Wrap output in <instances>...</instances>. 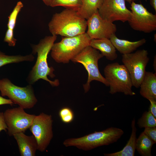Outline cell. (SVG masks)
<instances>
[{
  "label": "cell",
  "instance_id": "6da1fadb",
  "mask_svg": "<svg viewBox=\"0 0 156 156\" xmlns=\"http://www.w3.org/2000/svg\"><path fill=\"white\" fill-rule=\"evenodd\" d=\"M57 38V36L52 35L46 36L42 39L39 43L32 46V53H37L36 63L30 72L28 78L29 83L33 84L38 80L42 79L48 82L53 86H57L60 84L59 81L55 79L51 81L47 76L51 78L55 77L53 74L54 69L52 67H49L47 59L48 55Z\"/></svg>",
  "mask_w": 156,
  "mask_h": 156
},
{
  "label": "cell",
  "instance_id": "7a4b0ae2",
  "mask_svg": "<svg viewBox=\"0 0 156 156\" xmlns=\"http://www.w3.org/2000/svg\"><path fill=\"white\" fill-rule=\"evenodd\" d=\"M48 26L52 35L71 37L85 33L87 21L79 15L77 10L66 8L53 15Z\"/></svg>",
  "mask_w": 156,
  "mask_h": 156
},
{
  "label": "cell",
  "instance_id": "3957f363",
  "mask_svg": "<svg viewBox=\"0 0 156 156\" xmlns=\"http://www.w3.org/2000/svg\"><path fill=\"white\" fill-rule=\"evenodd\" d=\"M124 133L121 129L112 127L80 138L66 139L64 141L63 144L66 147L73 146L80 149L88 151L116 142Z\"/></svg>",
  "mask_w": 156,
  "mask_h": 156
},
{
  "label": "cell",
  "instance_id": "277c9868",
  "mask_svg": "<svg viewBox=\"0 0 156 156\" xmlns=\"http://www.w3.org/2000/svg\"><path fill=\"white\" fill-rule=\"evenodd\" d=\"M91 40L86 32L73 37H64L60 42L54 43L51 50V56L57 63H68L90 45Z\"/></svg>",
  "mask_w": 156,
  "mask_h": 156
},
{
  "label": "cell",
  "instance_id": "5b68a950",
  "mask_svg": "<svg viewBox=\"0 0 156 156\" xmlns=\"http://www.w3.org/2000/svg\"><path fill=\"white\" fill-rule=\"evenodd\" d=\"M105 78L109 86V93L121 92L126 95L135 94L129 73L123 64L117 62L108 64L104 69Z\"/></svg>",
  "mask_w": 156,
  "mask_h": 156
},
{
  "label": "cell",
  "instance_id": "8992f818",
  "mask_svg": "<svg viewBox=\"0 0 156 156\" xmlns=\"http://www.w3.org/2000/svg\"><path fill=\"white\" fill-rule=\"evenodd\" d=\"M103 57L98 51L89 45L71 60L74 62L82 64L88 73L87 82L83 85L85 93L89 90L90 83L94 80L100 82L106 86H108L105 78L100 73L98 67V61Z\"/></svg>",
  "mask_w": 156,
  "mask_h": 156
},
{
  "label": "cell",
  "instance_id": "52a82bcc",
  "mask_svg": "<svg viewBox=\"0 0 156 156\" xmlns=\"http://www.w3.org/2000/svg\"><path fill=\"white\" fill-rule=\"evenodd\" d=\"M0 91L2 96H7L14 104L24 109L33 108L38 101L31 85L19 87L8 78L0 80Z\"/></svg>",
  "mask_w": 156,
  "mask_h": 156
},
{
  "label": "cell",
  "instance_id": "ba28073f",
  "mask_svg": "<svg viewBox=\"0 0 156 156\" xmlns=\"http://www.w3.org/2000/svg\"><path fill=\"white\" fill-rule=\"evenodd\" d=\"M122 60L129 73L133 86L139 88L149 60L147 51L143 49L134 53L123 54Z\"/></svg>",
  "mask_w": 156,
  "mask_h": 156
},
{
  "label": "cell",
  "instance_id": "9c48e42d",
  "mask_svg": "<svg viewBox=\"0 0 156 156\" xmlns=\"http://www.w3.org/2000/svg\"><path fill=\"white\" fill-rule=\"evenodd\" d=\"M52 116L44 113L35 116L29 129L35 138L38 150L45 151L53 137Z\"/></svg>",
  "mask_w": 156,
  "mask_h": 156
},
{
  "label": "cell",
  "instance_id": "30bf717a",
  "mask_svg": "<svg viewBox=\"0 0 156 156\" xmlns=\"http://www.w3.org/2000/svg\"><path fill=\"white\" fill-rule=\"evenodd\" d=\"M24 109L19 106L8 109L3 112L9 136L20 132L25 133L32 124L36 115L26 113Z\"/></svg>",
  "mask_w": 156,
  "mask_h": 156
},
{
  "label": "cell",
  "instance_id": "8fae6325",
  "mask_svg": "<svg viewBox=\"0 0 156 156\" xmlns=\"http://www.w3.org/2000/svg\"><path fill=\"white\" fill-rule=\"evenodd\" d=\"M131 16L128 21L133 29L145 33L156 30V15L149 12L142 4L134 1L131 4Z\"/></svg>",
  "mask_w": 156,
  "mask_h": 156
},
{
  "label": "cell",
  "instance_id": "7c38bea8",
  "mask_svg": "<svg viewBox=\"0 0 156 156\" xmlns=\"http://www.w3.org/2000/svg\"><path fill=\"white\" fill-rule=\"evenodd\" d=\"M98 12L102 18L113 23L128 21L132 15L131 11L126 7L125 0H103Z\"/></svg>",
  "mask_w": 156,
  "mask_h": 156
},
{
  "label": "cell",
  "instance_id": "4fadbf2b",
  "mask_svg": "<svg viewBox=\"0 0 156 156\" xmlns=\"http://www.w3.org/2000/svg\"><path fill=\"white\" fill-rule=\"evenodd\" d=\"M88 31L86 32L91 39H110L115 34L117 30L116 25L102 18L98 11L93 14L87 20Z\"/></svg>",
  "mask_w": 156,
  "mask_h": 156
},
{
  "label": "cell",
  "instance_id": "5bb4252c",
  "mask_svg": "<svg viewBox=\"0 0 156 156\" xmlns=\"http://www.w3.org/2000/svg\"><path fill=\"white\" fill-rule=\"evenodd\" d=\"M16 140L18 146L21 156H35L38 144L34 136H28L24 133L20 132L13 135Z\"/></svg>",
  "mask_w": 156,
  "mask_h": 156
},
{
  "label": "cell",
  "instance_id": "9a60e30c",
  "mask_svg": "<svg viewBox=\"0 0 156 156\" xmlns=\"http://www.w3.org/2000/svg\"><path fill=\"white\" fill-rule=\"evenodd\" d=\"M140 93L148 100H156V74L146 71L140 83Z\"/></svg>",
  "mask_w": 156,
  "mask_h": 156
},
{
  "label": "cell",
  "instance_id": "2e32d148",
  "mask_svg": "<svg viewBox=\"0 0 156 156\" xmlns=\"http://www.w3.org/2000/svg\"><path fill=\"white\" fill-rule=\"evenodd\" d=\"M109 39L116 49L122 55L132 53L146 42L145 38L135 41L120 39L117 37L115 34H113Z\"/></svg>",
  "mask_w": 156,
  "mask_h": 156
},
{
  "label": "cell",
  "instance_id": "e0dca14e",
  "mask_svg": "<svg viewBox=\"0 0 156 156\" xmlns=\"http://www.w3.org/2000/svg\"><path fill=\"white\" fill-rule=\"evenodd\" d=\"M90 46L99 51L108 60L113 61L117 58L116 49L109 39H91Z\"/></svg>",
  "mask_w": 156,
  "mask_h": 156
},
{
  "label": "cell",
  "instance_id": "ac0fdd59",
  "mask_svg": "<svg viewBox=\"0 0 156 156\" xmlns=\"http://www.w3.org/2000/svg\"><path fill=\"white\" fill-rule=\"evenodd\" d=\"M132 131L130 138L123 148L118 151L109 153H104L105 156H134L136 150L137 140V128L134 118L131 123Z\"/></svg>",
  "mask_w": 156,
  "mask_h": 156
},
{
  "label": "cell",
  "instance_id": "d6986e66",
  "mask_svg": "<svg viewBox=\"0 0 156 156\" xmlns=\"http://www.w3.org/2000/svg\"><path fill=\"white\" fill-rule=\"evenodd\" d=\"M103 0H81V5L77 10L78 14L87 20L98 11Z\"/></svg>",
  "mask_w": 156,
  "mask_h": 156
},
{
  "label": "cell",
  "instance_id": "ffe728a7",
  "mask_svg": "<svg viewBox=\"0 0 156 156\" xmlns=\"http://www.w3.org/2000/svg\"><path fill=\"white\" fill-rule=\"evenodd\" d=\"M155 143L143 132L137 139L136 149L142 156H151L152 147Z\"/></svg>",
  "mask_w": 156,
  "mask_h": 156
},
{
  "label": "cell",
  "instance_id": "44dd1931",
  "mask_svg": "<svg viewBox=\"0 0 156 156\" xmlns=\"http://www.w3.org/2000/svg\"><path fill=\"white\" fill-rule=\"evenodd\" d=\"M34 59V57L32 54L24 56L8 55L0 51V67L10 63H17L25 61L32 62Z\"/></svg>",
  "mask_w": 156,
  "mask_h": 156
},
{
  "label": "cell",
  "instance_id": "7402d4cb",
  "mask_svg": "<svg viewBox=\"0 0 156 156\" xmlns=\"http://www.w3.org/2000/svg\"><path fill=\"white\" fill-rule=\"evenodd\" d=\"M137 123L140 128L156 127V118L149 111H146L138 120Z\"/></svg>",
  "mask_w": 156,
  "mask_h": 156
},
{
  "label": "cell",
  "instance_id": "603a6c76",
  "mask_svg": "<svg viewBox=\"0 0 156 156\" xmlns=\"http://www.w3.org/2000/svg\"><path fill=\"white\" fill-rule=\"evenodd\" d=\"M81 3V0H52L50 6L52 7L61 6L77 10Z\"/></svg>",
  "mask_w": 156,
  "mask_h": 156
},
{
  "label": "cell",
  "instance_id": "cb8c5ba5",
  "mask_svg": "<svg viewBox=\"0 0 156 156\" xmlns=\"http://www.w3.org/2000/svg\"><path fill=\"white\" fill-rule=\"evenodd\" d=\"M23 6V5L21 1L18 2L12 11L8 16L7 24L8 28L14 30L18 14Z\"/></svg>",
  "mask_w": 156,
  "mask_h": 156
},
{
  "label": "cell",
  "instance_id": "d4e9b609",
  "mask_svg": "<svg viewBox=\"0 0 156 156\" xmlns=\"http://www.w3.org/2000/svg\"><path fill=\"white\" fill-rule=\"evenodd\" d=\"M59 115L62 121L65 123H71L74 118L73 112L71 109L68 107L61 108L59 112Z\"/></svg>",
  "mask_w": 156,
  "mask_h": 156
},
{
  "label": "cell",
  "instance_id": "484cf974",
  "mask_svg": "<svg viewBox=\"0 0 156 156\" xmlns=\"http://www.w3.org/2000/svg\"><path fill=\"white\" fill-rule=\"evenodd\" d=\"M4 41L8 43L9 46L14 47L15 45L16 40L14 37L13 30L8 28L5 33Z\"/></svg>",
  "mask_w": 156,
  "mask_h": 156
},
{
  "label": "cell",
  "instance_id": "4316f807",
  "mask_svg": "<svg viewBox=\"0 0 156 156\" xmlns=\"http://www.w3.org/2000/svg\"><path fill=\"white\" fill-rule=\"evenodd\" d=\"M143 132L156 143V127L145 128Z\"/></svg>",
  "mask_w": 156,
  "mask_h": 156
},
{
  "label": "cell",
  "instance_id": "83f0119b",
  "mask_svg": "<svg viewBox=\"0 0 156 156\" xmlns=\"http://www.w3.org/2000/svg\"><path fill=\"white\" fill-rule=\"evenodd\" d=\"M148 100L150 102L148 111L156 118V100L150 99Z\"/></svg>",
  "mask_w": 156,
  "mask_h": 156
},
{
  "label": "cell",
  "instance_id": "f1b7e54d",
  "mask_svg": "<svg viewBox=\"0 0 156 156\" xmlns=\"http://www.w3.org/2000/svg\"><path fill=\"white\" fill-rule=\"evenodd\" d=\"M7 127L4 121L3 112H0V132L3 130L7 131Z\"/></svg>",
  "mask_w": 156,
  "mask_h": 156
},
{
  "label": "cell",
  "instance_id": "f546056e",
  "mask_svg": "<svg viewBox=\"0 0 156 156\" xmlns=\"http://www.w3.org/2000/svg\"><path fill=\"white\" fill-rule=\"evenodd\" d=\"M14 103L10 99H5L0 96V105L6 104L12 105Z\"/></svg>",
  "mask_w": 156,
  "mask_h": 156
},
{
  "label": "cell",
  "instance_id": "4dcf8cb0",
  "mask_svg": "<svg viewBox=\"0 0 156 156\" xmlns=\"http://www.w3.org/2000/svg\"><path fill=\"white\" fill-rule=\"evenodd\" d=\"M150 4L156 12V0H150Z\"/></svg>",
  "mask_w": 156,
  "mask_h": 156
},
{
  "label": "cell",
  "instance_id": "1f68e13d",
  "mask_svg": "<svg viewBox=\"0 0 156 156\" xmlns=\"http://www.w3.org/2000/svg\"><path fill=\"white\" fill-rule=\"evenodd\" d=\"M42 1L46 5L50 6L52 0H42Z\"/></svg>",
  "mask_w": 156,
  "mask_h": 156
},
{
  "label": "cell",
  "instance_id": "d6a6232c",
  "mask_svg": "<svg viewBox=\"0 0 156 156\" xmlns=\"http://www.w3.org/2000/svg\"><path fill=\"white\" fill-rule=\"evenodd\" d=\"M156 56H155V57H154V64H153V66H154V69L155 70V71H156V69L155 68H155H156V66H155V65H156Z\"/></svg>",
  "mask_w": 156,
  "mask_h": 156
},
{
  "label": "cell",
  "instance_id": "836d02e7",
  "mask_svg": "<svg viewBox=\"0 0 156 156\" xmlns=\"http://www.w3.org/2000/svg\"><path fill=\"white\" fill-rule=\"evenodd\" d=\"M125 1H127L130 4H131V3L133 1H134L135 0H125Z\"/></svg>",
  "mask_w": 156,
  "mask_h": 156
}]
</instances>
